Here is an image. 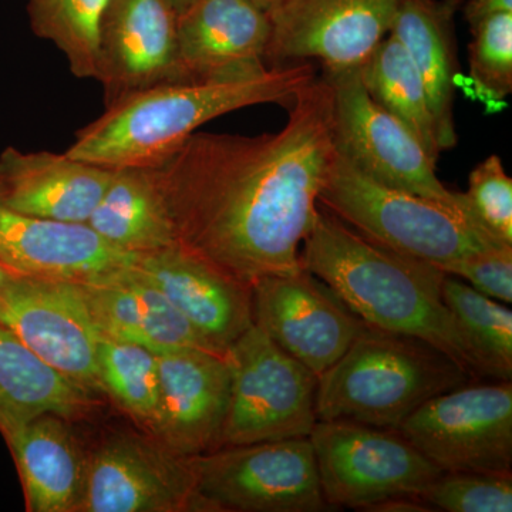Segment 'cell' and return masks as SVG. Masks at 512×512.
I'll return each instance as SVG.
<instances>
[{"instance_id": "obj_1", "label": "cell", "mask_w": 512, "mask_h": 512, "mask_svg": "<svg viewBox=\"0 0 512 512\" xmlns=\"http://www.w3.org/2000/svg\"><path fill=\"white\" fill-rule=\"evenodd\" d=\"M288 107L278 133L197 131L153 168L178 245L251 286L302 268L299 247L338 154L325 76L306 84Z\"/></svg>"}, {"instance_id": "obj_2", "label": "cell", "mask_w": 512, "mask_h": 512, "mask_svg": "<svg viewBox=\"0 0 512 512\" xmlns=\"http://www.w3.org/2000/svg\"><path fill=\"white\" fill-rule=\"evenodd\" d=\"M302 244V268L366 326L426 340L477 379L470 346L444 303L443 271L370 241L320 205Z\"/></svg>"}, {"instance_id": "obj_3", "label": "cell", "mask_w": 512, "mask_h": 512, "mask_svg": "<svg viewBox=\"0 0 512 512\" xmlns=\"http://www.w3.org/2000/svg\"><path fill=\"white\" fill-rule=\"evenodd\" d=\"M316 77L311 62H299L251 79L158 84L107 107L66 154L110 170L157 168L208 121L256 104L289 106Z\"/></svg>"}, {"instance_id": "obj_4", "label": "cell", "mask_w": 512, "mask_h": 512, "mask_svg": "<svg viewBox=\"0 0 512 512\" xmlns=\"http://www.w3.org/2000/svg\"><path fill=\"white\" fill-rule=\"evenodd\" d=\"M474 379L453 357L416 336L366 326L319 376L318 420L397 430L424 403Z\"/></svg>"}, {"instance_id": "obj_5", "label": "cell", "mask_w": 512, "mask_h": 512, "mask_svg": "<svg viewBox=\"0 0 512 512\" xmlns=\"http://www.w3.org/2000/svg\"><path fill=\"white\" fill-rule=\"evenodd\" d=\"M319 205L370 241L440 271L464 256L508 245L478 221L468 200L450 204L387 187L339 153Z\"/></svg>"}, {"instance_id": "obj_6", "label": "cell", "mask_w": 512, "mask_h": 512, "mask_svg": "<svg viewBox=\"0 0 512 512\" xmlns=\"http://www.w3.org/2000/svg\"><path fill=\"white\" fill-rule=\"evenodd\" d=\"M224 355L231 387L220 447L311 436L318 423L315 373L255 323Z\"/></svg>"}, {"instance_id": "obj_7", "label": "cell", "mask_w": 512, "mask_h": 512, "mask_svg": "<svg viewBox=\"0 0 512 512\" xmlns=\"http://www.w3.org/2000/svg\"><path fill=\"white\" fill-rule=\"evenodd\" d=\"M320 488L332 510L419 495L443 471L399 430L350 420H318L311 436Z\"/></svg>"}, {"instance_id": "obj_8", "label": "cell", "mask_w": 512, "mask_h": 512, "mask_svg": "<svg viewBox=\"0 0 512 512\" xmlns=\"http://www.w3.org/2000/svg\"><path fill=\"white\" fill-rule=\"evenodd\" d=\"M198 493L212 512H323L309 437L220 447L190 457Z\"/></svg>"}, {"instance_id": "obj_9", "label": "cell", "mask_w": 512, "mask_h": 512, "mask_svg": "<svg viewBox=\"0 0 512 512\" xmlns=\"http://www.w3.org/2000/svg\"><path fill=\"white\" fill-rule=\"evenodd\" d=\"M333 92L336 150L357 170L387 187L450 204H464V192L448 190L437 177V161L409 127L367 93L360 69L323 73Z\"/></svg>"}, {"instance_id": "obj_10", "label": "cell", "mask_w": 512, "mask_h": 512, "mask_svg": "<svg viewBox=\"0 0 512 512\" xmlns=\"http://www.w3.org/2000/svg\"><path fill=\"white\" fill-rule=\"evenodd\" d=\"M397 430L443 473H512V383L439 394Z\"/></svg>"}, {"instance_id": "obj_11", "label": "cell", "mask_w": 512, "mask_h": 512, "mask_svg": "<svg viewBox=\"0 0 512 512\" xmlns=\"http://www.w3.org/2000/svg\"><path fill=\"white\" fill-rule=\"evenodd\" d=\"M80 512H212L191 458L147 431L120 430L89 451Z\"/></svg>"}, {"instance_id": "obj_12", "label": "cell", "mask_w": 512, "mask_h": 512, "mask_svg": "<svg viewBox=\"0 0 512 512\" xmlns=\"http://www.w3.org/2000/svg\"><path fill=\"white\" fill-rule=\"evenodd\" d=\"M0 325L57 372L104 396L100 330L80 284L13 276L0 289Z\"/></svg>"}, {"instance_id": "obj_13", "label": "cell", "mask_w": 512, "mask_h": 512, "mask_svg": "<svg viewBox=\"0 0 512 512\" xmlns=\"http://www.w3.org/2000/svg\"><path fill=\"white\" fill-rule=\"evenodd\" d=\"M402 0H284L269 10L272 67L318 60L325 73L357 69L389 36Z\"/></svg>"}, {"instance_id": "obj_14", "label": "cell", "mask_w": 512, "mask_h": 512, "mask_svg": "<svg viewBox=\"0 0 512 512\" xmlns=\"http://www.w3.org/2000/svg\"><path fill=\"white\" fill-rule=\"evenodd\" d=\"M254 323L316 376L345 355L366 329L359 316L305 268L252 285Z\"/></svg>"}, {"instance_id": "obj_15", "label": "cell", "mask_w": 512, "mask_h": 512, "mask_svg": "<svg viewBox=\"0 0 512 512\" xmlns=\"http://www.w3.org/2000/svg\"><path fill=\"white\" fill-rule=\"evenodd\" d=\"M177 20L167 0H110L101 20L96 77L107 107L158 84L183 82Z\"/></svg>"}, {"instance_id": "obj_16", "label": "cell", "mask_w": 512, "mask_h": 512, "mask_svg": "<svg viewBox=\"0 0 512 512\" xmlns=\"http://www.w3.org/2000/svg\"><path fill=\"white\" fill-rule=\"evenodd\" d=\"M157 359L160 399L151 434L184 457L217 450L231 387L224 353L183 348Z\"/></svg>"}, {"instance_id": "obj_17", "label": "cell", "mask_w": 512, "mask_h": 512, "mask_svg": "<svg viewBox=\"0 0 512 512\" xmlns=\"http://www.w3.org/2000/svg\"><path fill=\"white\" fill-rule=\"evenodd\" d=\"M268 13L251 0H195L177 20L183 82L251 79L269 67Z\"/></svg>"}, {"instance_id": "obj_18", "label": "cell", "mask_w": 512, "mask_h": 512, "mask_svg": "<svg viewBox=\"0 0 512 512\" xmlns=\"http://www.w3.org/2000/svg\"><path fill=\"white\" fill-rule=\"evenodd\" d=\"M136 274L156 286L181 316L225 353L252 325V286L237 281L180 245L138 254Z\"/></svg>"}, {"instance_id": "obj_19", "label": "cell", "mask_w": 512, "mask_h": 512, "mask_svg": "<svg viewBox=\"0 0 512 512\" xmlns=\"http://www.w3.org/2000/svg\"><path fill=\"white\" fill-rule=\"evenodd\" d=\"M137 256L87 224L43 220L0 204V266L10 274L83 284L128 268Z\"/></svg>"}, {"instance_id": "obj_20", "label": "cell", "mask_w": 512, "mask_h": 512, "mask_svg": "<svg viewBox=\"0 0 512 512\" xmlns=\"http://www.w3.org/2000/svg\"><path fill=\"white\" fill-rule=\"evenodd\" d=\"M114 170L49 151L0 153V204L59 222L86 224Z\"/></svg>"}, {"instance_id": "obj_21", "label": "cell", "mask_w": 512, "mask_h": 512, "mask_svg": "<svg viewBox=\"0 0 512 512\" xmlns=\"http://www.w3.org/2000/svg\"><path fill=\"white\" fill-rule=\"evenodd\" d=\"M80 288L104 338L143 346L156 355L183 348L217 352L163 293L131 266L96 281L83 282Z\"/></svg>"}, {"instance_id": "obj_22", "label": "cell", "mask_w": 512, "mask_h": 512, "mask_svg": "<svg viewBox=\"0 0 512 512\" xmlns=\"http://www.w3.org/2000/svg\"><path fill=\"white\" fill-rule=\"evenodd\" d=\"M72 423L57 414H43L5 440L18 470L26 511L80 512L89 451Z\"/></svg>"}, {"instance_id": "obj_23", "label": "cell", "mask_w": 512, "mask_h": 512, "mask_svg": "<svg viewBox=\"0 0 512 512\" xmlns=\"http://www.w3.org/2000/svg\"><path fill=\"white\" fill-rule=\"evenodd\" d=\"M460 3L461 0H402L390 29V35L412 57L426 87L440 151L451 150L457 144L454 15Z\"/></svg>"}, {"instance_id": "obj_24", "label": "cell", "mask_w": 512, "mask_h": 512, "mask_svg": "<svg viewBox=\"0 0 512 512\" xmlns=\"http://www.w3.org/2000/svg\"><path fill=\"white\" fill-rule=\"evenodd\" d=\"M99 394L43 362L0 325V436H10L43 414L70 421L93 416Z\"/></svg>"}, {"instance_id": "obj_25", "label": "cell", "mask_w": 512, "mask_h": 512, "mask_svg": "<svg viewBox=\"0 0 512 512\" xmlns=\"http://www.w3.org/2000/svg\"><path fill=\"white\" fill-rule=\"evenodd\" d=\"M113 247L147 254L178 245L153 168H119L86 222Z\"/></svg>"}, {"instance_id": "obj_26", "label": "cell", "mask_w": 512, "mask_h": 512, "mask_svg": "<svg viewBox=\"0 0 512 512\" xmlns=\"http://www.w3.org/2000/svg\"><path fill=\"white\" fill-rule=\"evenodd\" d=\"M359 69L369 96L409 127L439 161L441 151L426 87L402 43L389 33Z\"/></svg>"}, {"instance_id": "obj_27", "label": "cell", "mask_w": 512, "mask_h": 512, "mask_svg": "<svg viewBox=\"0 0 512 512\" xmlns=\"http://www.w3.org/2000/svg\"><path fill=\"white\" fill-rule=\"evenodd\" d=\"M441 292L470 346L478 377L511 382V309L453 275H444Z\"/></svg>"}, {"instance_id": "obj_28", "label": "cell", "mask_w": 512, "mask_h": 512, "mask_svg": "<svg viewBox=\"0 0 512 512\" xmlns=\"http://www.w3.org/2000/svg\"><path fill=\"white\" fill-rule=\"evenodd\" d=\"M110 0H28L36 36L63 53L70 72L96 79L99 72L100 26Z\"/></svg>"}, {"instance_id": "obj_29", "label": "cell", "mask_w": 512, "mask_h": 512, "mask_svg": "<svg viewBox=\"0 0 512 512\" xmlns=\"http://www.w3.org/2000/svg\"><path fill=\"white\" fill-rule=\"evenodd\" d=\"M104 396L151 433L157 420L160 376L157 355L143 346L101 336L97 349Z\"/></svg>"}, {"instance_id": "obj_30", "label": "cell", "mask_w": 512, "mask_h": 512, "mask_svg": "<svg viewBox=\"0 0 512 512\" xmlns=\"http://www.w3.org/2000/svg\"><path fill=\"white\" fill-rule=\"evenodd\" d=\"M419 497L433 511L511 512L512 473H441Z\"/></svg>"}, {"instance_id": "obj_31", "label": "cell", "mask_w": 512, "mask_h": 512, "mask_svg": "<svg viewBox=\"0 0 512 512\" xmlns=\"http://www.w3.org/2000/svg\"><path fill=\"white\" fill-rule=\"evenodd\" d=\"M470 45V77L474 89L488 101H500L512 93V12L481 19Z\"/></svg>"}, {"instance_id": "obj_32", "label": "cell", "mask_w": 512, "mask_h": 512, "mask_svg": "<svg viewBox=\"0 0 512 512\" xmlns=\"http://www.w3.org/2000/svg\"><path fill=\"white\" fill-rule=\"evenodd\" d=\"M464 194L488 232L512 245V180L501 158L493 154L478 164L471 171Z\"/></svg>"}, {"instance_id": "obj_33", "label": "cell", "mask_w": 512, "mask_h": 512, "mask_svg": "<svg viewBox=\"0 0 512 512\" xmlns=\"http://www.w3.org/2000/svg\"><path fill=\"white\" fill-rule=\"evenodd\" d=\"M444 274L457 276L477 292L505 305L512 302V245L484 249L451 262Z\"/></svg>"}, {"instance_id": "obj_34", "label": "cell", "mask_w": 512, "mask_h": 512, "mask_svg": "<svg viewBox=\"0 0 512 512\" xmlns=\"http://www.w3.org/2000/svg\"><path fill=\"white\" fill-rule=\"evenodd\" d=\"M512 12V0H468L464 15L470 26L497 13Z\"/></svg>"}, {"instance_id": "obj_35", "label": "cell", "mask_w": 512, "mask_h": 512, "mask_svg": "<svg viewBox=\"0 0 512 512\" xmlns=\"http://www.w3.org/2000/svg\"><path fill=\"white\" fill-rule=\"evenodd\" d=\"M365 511L376 512H430V505L424 503L419 495H399V497L387 498L367 507Z\"/></svg>"}, {"instance_id": "obj_36", "label": "cell", "mask_w": 512, "mask_h": 512, "mask_svg": "<svg viewBox=\"0 0 512 512\" xmlns=\"http://www.w3.org/2000/svg\"><path fill=\"white\" fill-rule=\"evenodd\" d=\"M194 2L195 0H167L168 5L175 10L177 15H181V13H183L185 9L190 8Z\"/></svg>"}, {"instance_id": "obj_37", "label": "cell", "mask_w": 512, "mask_h": 512, "mask_svg": "<svg viewBox=\"0 0 512 512\" xmlns=\"http://www.w3.org/2000/svg\"><path fill=\"white\" fill-rule=\"evenodd\" d=\"M255 6H258L259 9L264 10V12L268 13L269 10L276 8V6L281 5L284 0H251Z\"/></svg>"}, {"instance_id": "obj_38", "label": "cell", "mask_w": 512, "mask_h": 512, "mask_svg": "<svg viewBox=\"0 0 512 512\" xmlns=\"http://www.w3.org/2000/svg\"><path fill=\"white\" fill-rule=\"evenodd\" d=\"M13 276L16 275L10 274L9 271H6L5 268H2V266H0V289H2L3 286L8 284V282L10 281V279L13 278Z\"/></svg>"}]
</instances>
